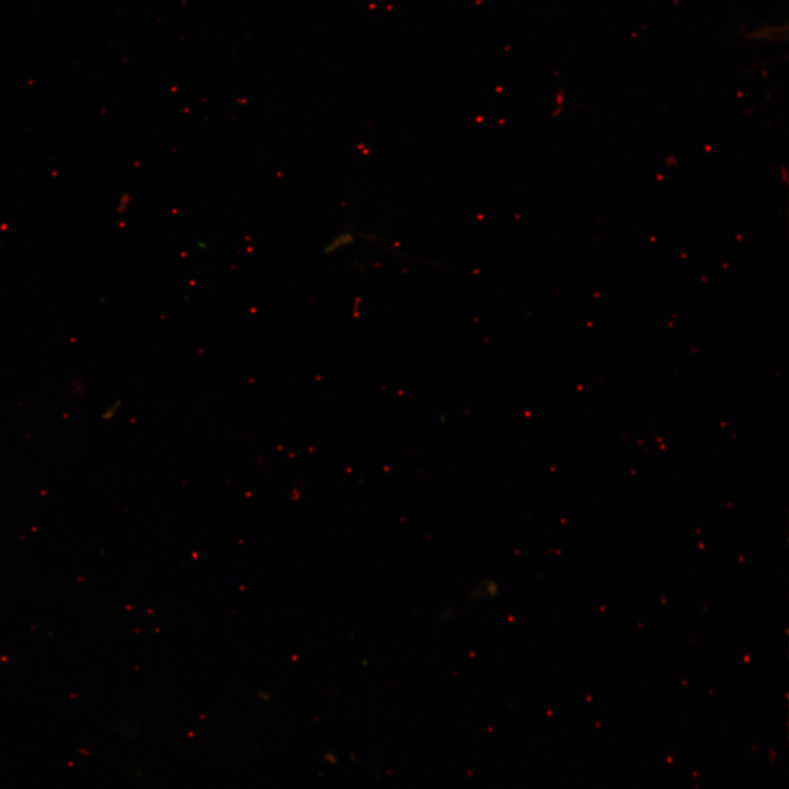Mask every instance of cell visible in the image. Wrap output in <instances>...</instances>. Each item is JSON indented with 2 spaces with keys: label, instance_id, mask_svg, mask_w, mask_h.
<instances>
[{
  "label": "cell",
  "instance_id": "cell-1",
  "mask_svg": "<svg viewBox=\"0 0 789 789\" xmlns=\"http://www.w3.org/2000/svg\"><path fill=\"white\" fill-rule=\"evenodd\" d=\"M780 31H781V27L779 28L776 26H771V27L763 26L756 31H753V33H751L750 36L755 39L775 41L776 38L774 37V35L778 39L780 38V36H779Z\"/></svg>",
  "mask_w": 789,
  "mask_h": 789
}]
</instances>
